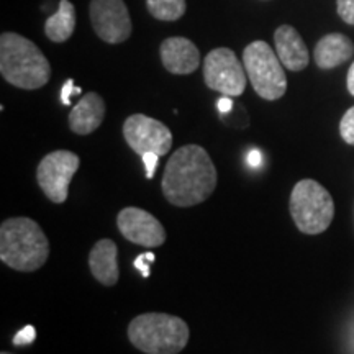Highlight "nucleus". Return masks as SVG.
<instances>
[{"mask_svg":"<svg viewBox=\"0 0 354 354\" xmlns=\"http://www.w3.org/2000/svg\"><path fill=\"white\" fill-rule=\"evenodd\" d=\"M146 7L156 20L176 21L183 19L187 3L185 0H146Z\"/></svg>","mask_w":354,"mask_h":354,"instance_id":"a211bd4d","label":"nucleus"},{"mask_svg":"<svg viewBox=\"0 0 354 354\" xmlns=\"http://www.w3.org/2000/svg\"><path fill=\"white\" fill-rule=\"evenodd\" d=\"M216 109H218V112H220L221 115L232 112V110H233V100H232V97H228V95L221 97V99H220L218 102H216Z\"/></svg>","mask_w":354,"mask_h":354,"instance_id":"393cba45","label":"nucleus"},{"mask_svg":"<svg viewBox=\"0 0 354 354\" xmlns=\"http://www.w3.org/2000/svg\"><path fill=\"white\" fill-rule=\"evenodd\" d=\"M88 15L102 41L118 44L130 38L133 25L123 0H91Z\"/></svg>","mask_w":354,"mask_h":354,"instance_id":"9d476101","label":"nucleus"},{"mask_svg":"<svg viewBox=\"0 0 354 354\" xmlns=\"http://www.w3.org/2000/svg\"><path fill=\"white\" fill-rule=\"evenodd\" d=\"M81 159L68 149L46 154L37 167V180L43 194L53 203H64L69 196V184L76 174Z\"/></svg>","mask_w":354,"mask_h":354,"instance_id":"6e6552de","label":"nucleus"},{"mask_svg":"<svg viewBox=\"0 0 354 354\" xmlns=\"http://www.w3.org/2000/svg\"><path fill=\"white\" fill-rule=\"evenodd\" d=\"M118 248L112 240L104 238L94 245L88 253V268L92 276L100 282L102 286L112 287L120 279V269H118Z\"/></svg>","mask_w":354,"mask_h":354,"instance_id":"2eb2a0df","label":"nucleus"},{"mask_svg":"<svg viewBox=\"0 0 354 354\" xmlns=\"http://www.w3.org/2000/svg\"><path fill=\"white\" fill-rule=\"evenodd\" d=\"M105 118V102L95 92H87L69 113V128L76 135H91Z\"/></svg>","mask_w":354,"mask_h":354,"instance_id":"4468645a","label":"nucleus"},{"mask_svg":"<svg viewBox=\"0 0 354 354\" xmlns=\"http://www.w3.org/2000/svg\"><path fill=\"white\" fill-rule=\"evenodd\" d=\"M274 44H276L279 59H281L286 69L299 73V71H304L308 66V50L300 33L294 26H279L274 32Z\"/></svg>","mask_w":354,"mask_h":354,"instance_id":"ddd939ff","label":"nucleus"},{"mask_svg":"<svg viewBox=\"0 0 354 354\" xmlns=\"http://www.w3.org/2000/svg\"><path fill=\"white\" fill-rule=\"evenodd\" d=\"M339 133L348 145L354 146V107L343 115L342 122H339Z\"/></svg>","mask_w":354,"mask_h":354,"instance_id":"6ab92c4d","label":"nucleus"},{"mask_svg":"<svg viewBox=\"0 0 354 354\" xmlns=\"http://www.w3.org/2000/svg\"><path fill=\"white\" fill-rule=\"evenodd\" d=\"M354 55V44L346 35L330 33L325 35L317 43L313 57L320 69H333L351 59Z\"/></svg>","mask_w":354,"mask_h":354,"instance_id":"dca6fc26","label":"nucleus"},{"mask_svg":"<svg viewBox=\"0 0 354 354\" xmlns=\"http://www.w3.org/2000/svg\"><path fill=\"white\" fill-rule=\"evenodd\" d=\"M141 158H143V165L146 167V177H148V179H153L159 162V156L156 153H145Z\"/></svg>","mask_w":354,"mask_h":354,"instance_id":"5701e85b","label":"nucleus"},{"mask_svg":"<svg viewBox=\"0 0 354 354\" xmlns=\"http://www.w3.org/2000/svg\"><path fill=\"white\" fill-rule=\"evenodd\" d=\"M346 86H348V91L349 94L354 97V63L351 64V68L348 71V77H346Z\"/></svg>","mask_w":354,"mask_h":354,"instance_id":"bb28decb","label":"nucleus"},{"mask_svg":"<svg viewBox=\"0 0 354 354\" xmlns=\"http://www.w3.org/2000/svg\"><path fill=\"white\" fill-rule=\"evenodd\" d=\"M153 261H154L153 253H145L135 259V268L138 269V271L141 272V276H143L145 279L149 277V264H151Z\"/></svg>","mask_w":354,"mask_h":354,"instance_id":"4be33fe9","label":"nucleus"},{"mask_svg":"<svg viewBox=\"0 0 354 354\" xmlns=\"http://www.w3.org/2000/svg\"><path fill=\"white\" fill-rule=\"evenodd\" d=\"M81 88L74 86L73 79L66 81V84L63 86V91H61V100H63L64 105H71V95L73 94H81Z\"/></svg>","mask_w":354,"mask_h":354,"instance_id":"b1692460","label":"nucleus"},{"mask_svg":"<svg viewBox=\"0 0 354 354\" xmlns=\"http://www.w3.org/2000/svg\"><path fill=\"white\" fill-rule=\"evenodd\" d=\"M123 136L128 146L140 156L156 153L165 156L172 146V133L165 123L143 113L130 115L123 123Z\"/></svg>","mask_w":354,"mask_h":354,"instance_id":"1a4fd4ad","label":"nucleus"},{"mask_svg":"<svg viewBox=\"0 0 354 354\" xmlns=\"http://www.w3.org/2000/svg\"><path fill=\"white\" fill-rule=\"evenodd\" d=\"M161 63L165 69L171 74H185L196 73L201 66V51L190 39L184 37H171L165 39L159 48Z\"/></svg>","mask_w":354,"mask_h":354,"instance_id":"f8f14e48","label":"nucleus"},{"mask_svg":"<svg viewBox=\"0 0 354 354\" xmlns=\"http://www.w3.org/2000/svg\"><path fill=\"white\" fill-rule=\"evenodd\" d=\"M117 227L125 240L145 248L165 245L166 230L156 216L138 207H127L117 215Z\"/></svg>","mask_w":354,"mask_h":354,"instance_id":"9b49d317","label":"nucleus"},{"mask_svg":"<svg viewBox=\"0 0 354 354\" xmlns=\"http://www.w3.org/2000/svg\"><path fill=\"white\" fill-rule=\"evenodd\" d=\"M216 167L198 145H185L172 154L162 176V194L176 207H194L207 201L216 187Z\"/></svg>","mask_w":354,"mask_h":354,"instance_id":"f257e3e1","label":"nucleus"},{"mask_svg":"<svg viewBox=\"0 0 354 354\" xmlns=\"http://www.w3.org/2000/svg\"><path fill=\"white\" fill-rule=\"evenodd\" d=\"M243 64L251 86L261 99L277 100L286 94L284 64L268 43L253 41L248 44L243 51Z\"/></svg>","mask_w":354,"mask_h":354,"instance_id":"423d86ee","label":"nucleus"},{"mask_svg":"<svg viewBox=\"0 0 354 354\" xmlns=\"http://www.w3.org/2000/svg\"><path fill=\"white\" fill-rule=\"evenodd\" d=\"M203 81L212 91L228 97H238L245 92L248 74L245 64L230 48L212 50L203 59Z\"/></svg>","mask_w":354,"mask_h":354,"instance_id":"0eeeda50","label":"nucleus"},{"mask_svg":"<svg viewBox=\"0 0 354 354\" xmlns=\"http://www.w3.org/2000/svg\"><path fill=\"white\" fill-rule=\"evenodd\" d=\"M336 8L344 24L354 26V0H338Z\"/></svg>","mask_w":354,"mask_h":354,"instance_id":"412c9836","label":"nucleus"},{"mask_svg":"<svg viewBox=\"0 0 354 354\" xmlns=\"http://www.w3.org/2000/svg\"><path fill=\"white\" fill-rule=\"evenodd\" d=\"M50 256V241L37 221L13 216L0 225V259L20 272L38 271Z\"/></svg>","mask_w":354,"mask_h":354,"instance_id":"f03ea898","label":"nucleus"},{"mask_svg":"<svg viewBox=\"0 0 354 354\" xmlns=\"http://www.w3.org/2000/svg\"><path fill=\"white\" fill-rule=\"evenodd\" d=\"M189 326L183 318L167 313H143L128 325V339L146 354H177L187 346Z\"/></svg>","mask_w":354,"mask_h":354,"instance_id":"20e7f679","label":"nucleus"},{"mask_svg":"<svg viewBox=\"0 0 354 354\" xmlns=\"http://www.w3.org/2000/svg\"><path fill=\"white\" fill-rule=\"evenodd\" d=\"M76 30V8L69 0H59V7L44 21V35L53 43H64Z\"/></svg>","mask_w":354,"mask_h":354,"instance_id":"f3484780","label":"nucleus"},{"mask_svg":"<svg viewBox=\"0 0 354 354\" xmlns=\"http://www.w3.org/2000/svg\"><path fill=\"white\" fill-rule=\"evenodd\" d=\"M0 354H12V353H7V351H2Z\"/></svg>","mask_w":354,"mask_h":354,"instance_id":"cd10ccee","label":"nucleus"},{"mask_svg":"<svg viewBox=\"0 0 354 354\" xmlns=\"http://www.w3.org/2000/svg\"><path fill=\"white\" fill-rule=\"evenodd\" d=\"M35 338H37V330H35V326L26 325L24 330H20L19 333L13 336V344H15V346H28V344H32L35 342Z\"/></svg>","mask_w":354,"mask_h":354,"instance_id":"aec40b11","label":"nucleus"},{"mask_svg":"<svg viewBox=\"0 0 354 354\" xmlns=\"http://www.w3.org/2000/svg\"><path fill=\"white\" fill-rule=\"evenodd\" d=\"M261 159H263V158H261V153L258 151V149H251V151L248 153L246 161L251 167H258L261 165Z\"/></svg>","mask_w":354,"mask_h":354,"instance_id":"a878e982","label":"nucleus"},{"mask_svg":"<svg viewBox=\"0 0 354 354\" xmlns=\"http://www.w3.org/2000/svg\"><path fill=\"white\" fill-rule=\"evenodd\" d=\"M289 209L295 227L305 234L326 232L335 216V202L330 192L313 179H304L294 185Z\"/></svg>","mask_w":354,"mask_h":354,"instance_id":"39448f33","label":"nucleus"},{"mask_svg":"<svg viewBox=\"0 0 354 354\" xmlns=\"http://www.w3.org/2000/svg\"><path fill=\"white\" fill-rule=\"evenodd\" d=\"M0 74L12 86L35 91L50 81L51 66L33 41L6 32L0 37Z\"/></svg>","mask_w":354,"mask_h":354,"instance_id":"7ed1b4c3","label":"nucleus"}]
</instances>
